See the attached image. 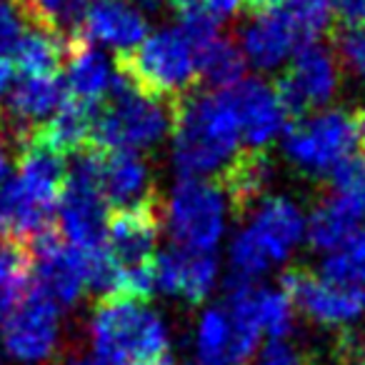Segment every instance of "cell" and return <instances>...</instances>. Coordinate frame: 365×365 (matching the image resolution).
<instances>
[{
    "label": "cell",
    "instance_id": "74e56055",
    "mask_svg": "<svg viewBox=\"0 0 365 365\" xmlns=\"http://www.w3.org/2000/svg\"><path fill=\"white\" fill-rule=\"evenodd\" d=\"M13 170V148L11 140L3 130H0V180Z\"/></svg>",
    "mask_w": 365,
    "mask_h": 365
},
{
    "label": "cell",
    "instance_id": "4dcf8cb0",
    "mask_svg": "<svg viewBox=\"0 0 365 365\" xmlns=\"http://www.w3.org/2000/svg\"><path fill=\"white\" fill-rule=\"evenodd\" d=\"M333 43L340 68H348L358 78H365V26L348 28V31L335 28Z\"/></svg>",
    "mask_w": 365,
    "mask_h": 365
},
{
    "label": "cell",
    "instance_id": "277c9868",
    "mask_svg": "<svg viewBox=\"0 0 365 365\" xmlns=\"http://www.w3.org/2000/svg\"><path fill=\"white\" fill-rule=\"evenodd\" d=\"M115 73L135 91L175 106L200 86L195 51L178 28H160L130 53L115 58Z\"/></svg>",
    "mask_w": 365,
    "mask_h": 365
},
{
    "label": "cell",
    "instance_id": "f1b7e54d",
    "mask_svg": "<svg viewBox=\"0 0 365 365\" xmlns=\"http://www.w3.org/2000/svg\"><path fill=\"white\" fill-rule=\"evenodd\" d=\"M91 0H21L26 16H31L46 31L61 36L63 31H76L86 16Z\"/></svg>",
    "mask_w": 365,
    "mask_h": 365
},
{
    "label": "cell",
    "instance_id": "7a4b0ae2",
    "mask_svg": "<svg viewBox=\"0 0 365 365\" xmlns=\"http://www.w3.org/2000/svg\"><path fill=\"white\" fill-rule=\"evenodd\" d=\"M173 165L180 178L208 180L240 150V128L225 91L195 88L173 106Z\"/></svg>",
    "mask_w": 365,
    "mask_h": 365
},
{
    "label": "cell",
    "instance_id": "d6a6232c",
    "mask_svg": "<svg viewBox=\"0 0 365 365\" xmlns=\"http://www.w3.org/2000/svg\"><path fill=\"white\" fill-rule=\"evenodd\" d=\"M26 31V13L18 0H0V58H8Z\"/></svg>",
    "mask_w": 365,
    "mask_h": 365
},
{
    "label": "cell",
    "instance_id": "30bf717a",
    "mask_svg": "<svg viewBox=\"0 0 365 365\" xmlns=\"http://www.w3.org/2000/svg\"><path fill=\"white\" fill-rule=\"evenodd\" d=\"M280 290L290 305L320 328L345 330L365 318L363 285H340L315 275L308 265H290L280 275Z\"/></svg>",
    "mask_w": 365,
    "mask_h": 365
},
{
    "label": "cell",
    "instance_id": "5b68a950",
    "mask_svg": "<svg viewBox=\"0 0 365 365\" xmlns=\"http://www.w3.org/2000/svg\"><path fill=\"white\" fill-rule=\"evenodd\" d=\"M173 125V106L143 96L123 76H113L110 93L93 123L91 148L140 153L155 148Z\"/></svg>",
    "mask_w": 365,
    "mask_h": 365
},
{
    "label": "cell",
    "instance_id": "3957f363",
    "mask_svg": "<svg viewBox=\"0 0 365 365\" xmlns=\"http://www.w3.org/2000/svg\"><path fill=\"white\" fill-rule=\"evenodd\" d=\"M86 333L93 355L106 365H128L170 355V328L145 300H98Z\"/></svg>",
    "mask_w": 365,
    "mask_h": 365
},
{
    "label": "cell",
    "instance_id": "52a82bcc",
    "mask_svg": "<svg viewBox=\"0 0 365 365\" xmlns=\"http://www.w3.org/2000/svg\"><path fill=\"white\" fill-rule=\"evenodd\" d=\"M228 203L218 182L180 178L163 205V225L175 248L190 253H213L225 233Z\"/></svg>",
    "mask_w": 365,
    "mask_h": 365
},
{
    "label": "cell",
    "instance_id": "7bdbcfd3",
    "mask_svg": "<svg viewBox=\"0 0 365 365\" xmlns=\"http://www.w3.org/2000/svg\"><path fill=\"white\" fill-rule=\"evenodd\" d=\"M128 365H173L170 355H163V358H153V360H138V363H128Z\"/></svg>",
    "mask_w": 365,
    "mask_h": 365
},
{
    "label": "cell",
    "instance_id": "9a60e30c",
    "mask_svg": "<svg viewBox=\"0 0 365 365\" xmlns=\"http://www.w3.org/2000/svg\"><path fill=\"white\" fill-rule=\"evenodd\" d=\"M98 190L110 210L135 208L160 198L148 160L128 150H98Z\"/></svg>",
    "mask_w": 365,
    "mask_h": 365
},
{
    "label": "cell",
    "instance_id": "2e32d148",
    "mask_svg": "<svg viewBox=\"0 0 365 365\" xmlns=\"http://www.w3.org/2000/svg\"><path fill=\"white\" fill-rule=\"evenodd\" d=\"M155 290L180 298L188 305H200L218 283V258L213 253H190L170 248L155 255Z\"/></svg>",
    "mask_w": 365,
    "mask_h": 365
},
{
    "label": "cell",
    "instance_id": "e0dca14e",
    "mask_svg": "<svg viewBox=\"0 0 365 365\" xmlns=\"http://www.w3.org/2000/svg\"><path fill=\"white\" fill-rule=\"evenodd\" d=\"M76 36L93 46L113 48L120 56L145 41L148 21L130 0H91Z\"/></svg>",
    "mask_w": 365,
    "mask_h": 365
},
{
    "label": "cell",
    "instance_id": "d590c367",
    "mask_svg": "<svg viewBox=\"0 0 365 365\" xmlns=\"http://www.w3.org/2000/svg\"><path fill=\"white\" fill-rule=\"evenodd\" d=\"M243 0H203V8L210 13V16L218 21V18H230L240 11Z\"/></svg>",
    "mask_w": 365,
    "mask_h": 365
},
{
    "label": "cell",
    "instance_id": "ac0fdd59",
    "mask_svg": "<svg viewBox=\"0 0 365 365\" xmlns=\"http://www.w3.org/2000/svg\"><path fill=\"white\" fill-rule=\"evenodd\" d=\"M225 96L238 118L240 140L248 143V148L253 150H265L285 123V113L275 91L268 83L250 78V81H240L238 86L228 88Z\"/></svg>",
    "mask_w": 365,
    "mask_h": 365
},
{
    "label": "cell",
    "instance_id": "f546056e",
    "mask_svg": "<svg viewBox=\"0 0 365 365\" xmlns=\"http://www.w3.org/2000/svg\"><path fill=\"white\" fill-rule=\"evenodd\" d=\"M230 275L228 278H238V280H248L255 283L260 275L268 273V268L273 263L268 260V255L258 248L253 238H250L248 230H238L230 240Z\"/></svg>",
    "mask_w": 365,
    "mask_h": 365
},
{
    "label": "cell",
    "instance_id": "44dd1931",
    "mask_svg": "<svg viewBox=\"0 0 365 365\" xmlns=\"http://www.w3.org/2000/svg\"><path fill=\"white\" fill-rule=\"evenodd\" d=\"M113 83V66L108 56L96 48L93 43L76 36V41L68 46L66 58V101L81 103L88 108H101V103L108 98Z\"/></svg>",
    "mask_w": 365,
    "mask_h": 365
},
{
    "label": "cell",
    "instance_id": "4fadbf2b",
    "mask_svg": "<svg viewBox=\"0 0 365 365\" xmlns=\"http://www.w3.org/2000/svg\"><path fill=\"white\" fill-rule=\"evenodd\" d=\"M31 260L36 288L46 298H51L61 310L78 305L83 295L88 293L81 255L58 233L51 230L43 238H38Z\"/></svg>",
    "mask_w": 365,
    "mask_h": 365
},
{
    "label": "cell",
    "instance_id": "8fae6325",
    "mask_svg": "<svg viewBox=\"0 0 365 365\" xmlns=\"http://www.w3.org/2000/svg\"><path fill=\"white\" fill-rule=\"evenodd\" d=\"M340 86V63L335 53L318 43L295 53V61L275 83V96L285 115L300 118L308 110L328 106Z\"/></svg>",
    "mask_w": 365,
    "mask_h": 365
},
{
    "label": "cell",
    "instance_id": "ab89813d",
    "mask_svg": "<svg viewBox=\"0 0 365 365\" xmlns=\"http://www.w3.org/2000/svg\"><path fill=\"white\" fill-rule=\"evenodd\" d=\"M353 128H355V140L360 143V148L365 153V106L353 115Z\"/></svg>",
    "mask_w": 365,
    "mask_h": 365
},
{
    "label": "cell",
    "instance_id": "f6af8a7d",
    "mask_svg": "<svg viewBox=\"0 0 365 365\" xmlns=\"http://www.w3.org/2000/svg\"><path fill=\"white\" fill-rule=\"evenodd\" d=\"M290 3H308V0H290Z\"/></svg>",
    "mask_w": 365,
    "mask_h": 365
},
{
    "label": "cell",
    "instance_id": "836d02e7",
    "mask_svg": "<svg viewBox=\"0 0 365 365\" xmlns=\"http://www.w3.org/2000/svg\"><path fill=\"white\" fill-rule=\"evenodd\" d=\"M253 365H308L305 355L288 340H270L258 355Z\"/></svg>",
    "mask_w": 365,
    "mask_h": 365
},
{
    "label": "cell",
    "instance_id": "ba28073f",
    "mask_svg": "<svg viewBox=\"0 0 365 365\" xmlns=\"http://www.w3.org/2000/svg\"><path fill=\"white\" fill-rule=\"evenodd\" d=\"M353 115L340 108L293 120L283 135V155L308 180H328L330 173L353 155Z\"/></svg>",
    "mask_w": 365,
    "mask_h": 365
},
{
    "label": "cell",
    "instance_id": "e575fe53",
    "mask_svg": "<svg viewBox=\"0 0 365 365\" xmlns=\"http://www.w3.org/2000/svg\"><path fill=\"white\" fill-rule=\"evenodd\" d=\"M328 8L335 26L343 31L365 26V0H328Z\"/></svg>",
    "mask_w": 365,
    "mask_h": 365
},
{
    "label": "cell",
    "instance_id": "8992f818",
    "mask_svg": "<svg viewBox=\"0 0 365 365\" xmlns=\"http://www.w3.org/2000/svg\"><path fill=\"white\" fill-rule=\"evenodd\" d=\"M330 26L328 0L288 3L250 16L240 28V53L258 71H273L285 58L313 46Z\"/></svg>",
    "mask_w": 365,
    "mask_h": 365
},
{
    "label": "cell",
    "instance_id": "5bb4252c",
    "mask_svg": "<svg viewBox=\"0 0 365 365\" xmlns=\"http://www.w3.org/2000/svg\"><path fill=\"white\" fill-rule=\"evenodd\" d=\"M163 228L160 198L135 208L110 210L108 213L106 245L120 268L150 263L155 258L158 235Z\"/></svg>",
    "mask_w": 365,
    "mask_h": 365
},
{
    "label": "cell",
    "instance_id": "8d00e7d4",
    "mask_svg": "<svg viewBox=\"0 0 365 365\" xmlns=\"http://www.w3.org/2000/svg\"><path fill=\"white\" fill-rule=\"evenodd\" d=\"M13 81H16V68H13V63L8 58H0V103L6 101Z\"/></svg>",
    "mask_w": 365,
    "mask_h": 365
},
{
    "label": "cell",
    "instance_id": "b9f144b4",
    "mask_svg": "<svg viewBox=\"0 0 365 365\" xmlns=\"http://www.w3.org/2000/svg\"><path fill=\"white\" fill-rule=\"evenodd\" d=\"M170 6L175 8L178 13H182V11H188V8L203 6V0H170Z\"/></svg>",
    "mask_w": 365,
    "mask_h": 365
},
{
    "label": "cell",
    "instance_id": "ee69618b",
    "mask_svg": "<svg viewBox=\"0 0 365 365\" xmlns=\"http://www.w3.org/2000/svg\"><path fill=\"white\" fill-rule=\"evenodd\" d=\"M140 8H148V11H155V8H160L165 0H135Z\"/></svg>",
    "mask_w": 365,
    "mask_h": 365
},
{
    "label": "cell",
    "instance_id": "cb8c5ba5",
    "mask_svg": "<svg viewBox=\"0 0 365 365\" xmlns=\"http://www.w3.org/2000/svg\"><path fill=\"white\" fill-rule=\"evenodd\" d=\"M68 46L71 43H66V38L53 31L41 26L26 28L13 48V68H18L21 76L58 78V71L66 66Z\"/></svg>",
    "mask_w": 365,
    "mask_h": 365
},
{
    "label": "cell",
    "instance_id": "83f0119b",
    "mask_svg": "<svg viewBox=\"0 0 365 365\" xmlns=\"http://www.w3.org/2000/svg\"><path fill=\"white\" fill-rule=\"evenodd\" d=\"M320 278L340 285H363L365 283V233L355 230L335 250H330L323 260Z\"/></svg>",
    "mask_w": 365,
    "mask_h": 365
},
{
    "label": "cell",
    "instance_id": "1f68e13d",
    "mask_svg": "<svg viewBox=\"0 0 365 365\" xmlns=\"http://www.w3.org/2000/svg\"><path fill=\"white\" fill-rule=\"evenodd\" d=\"M178 18H180L178 31L182 33V38L188 41V46L193 48L195 53L218 38V21H215L203 6H195V8L178 13Z\"/></svg>",
    "mask_w": 365,
    "mask_h": 365
},
{
    "label": "cell",
    "instance_id": "484cf974",
    "mask_svg": "<svg viewBox=\"0 0 365 365\" xmlns=\"http://www.w3.org/2000/svg\"><path fill=\"white\" fill-rule=\"evenodd\" d=\"M195 63H198L200 81L218 91H228L240 81H245V58L238 43L230 38L218 36L215 41H210L208 46L195 53Z\"/></svg>",
    "mask_w": 365,
    "mask_h": 365
},
{
    "label": "cell",
    "instance_id": "7c38bea8",
    "mask_svg": "<svg viewBox=\"0 0 365 365\" xmlns=\"http://www.w3.org/2000/svg\"><path fill=\"white\" fill-rule=\"evenodd\" d=\"M260 330L228 305L203 310L195 325V358L200 365H245L255 355Z\"/></svg>",
    "mask_w": 365,
    "mask_h": 365
},
{
    "label": "cell",
    "instance_id": "f35d334b",
    "mask_svg": "<svg viewBox=\"0 0 365 365\" xmlns=\"http://www.w3.org/2000/svg\"><path fill=\"white\" fill-rule=\"evenodd\" d=\"M285 6V0H243V8L250 16H258V13H268L273 8Z\"/></svg>",
    "mask_w": 365,
    "mask_h": 365
},
{
    "label": "cell",
    "instance_id": "60d3db41",
    "mask_svg": "<svg viewBox=\"0 0 365 365\" xmlns=\"http://www.w3.org/2000/svg\"><path fill=\"white\" fill-rule=\"evenodd\" d=\"M66 365H106V363H101L93 353H73L68 355Z\"/></svg>",
    "mask_w": 365,
    "mask_h": 365
},
{
    "label": "cell",
    "instance_id": "7402d4cb",
    "mask_svg": "<svg viewBox=\"0 0 365 365\" xmlns=\"http://www.w3.org/2000/svg\"><path fill=\"white\" fill-rule=\"evenodd\" d=\"M63 103H66V91L58 78L21 76L18 81H13L11 91L3 101V110L13 128L33 133L41 130Z\"/></svg>",
    "mask_w": 365,
    "mask_h": 365
},
{
    "label": "cell",
    "instance_id": "6da1fadb",
    "mask_svg": "<svg viewBox=\"0 0 365 365\" xmlns=\"http://www.w3.org/2000/svg\"><path fill=\"white\" fill-rule=\"evenodd\" d=\"M66 175V158L31 138L16 168L0 180V243L21 245L51 233Z\"/></svg>",
    "mask_w": 365,
    "mask_h": 365
},
{
    "label": "cell",
    "instance_id": "603a6c76",
    "mask_svg": "<svg viewBox=\"0 0 365 365\" xmlns=\"http://www.w3.org/2000/svg\"><path fill=\"white\" fill-rule=\"evenodd\" d=\"M365 215V195L333 193L330 190L305 220V235L315 250H335L358 230Z\"/></svg>",
    "mask_w": 365,
    "mask_h": 365
},
{
    "label": "cell",
    "instance_id": "d4e9b609",
    "mask_svg": "<svg viewBox=\"0 0 365 365\" xmlns=\"http://www.w3.org/2000/svg\"><path fill=\"white\" fill-rule=\"evenodd\" d=\"M98 108H88L81 103L66 101L58 113L38 130L36 138L58 150L61 155L66 153H81L91 148L93 140V123H96Z\"/></svg>",
    "mask_w": 365,
    "mask_h": 365
},
{
    "label": "cell",
    "instance_id": "9c48e42d",
    "mask_svg": "<svg viewBox=\"0 0 365 365\" xmlns=\"http://www.w3.org/2000/svg\"><path fill=\"white\" fill-rule=\"evenodd\" d=\"M63 310L33 285L0 318V348L18 365H46L63 348Z\"/></svg>",
    "mask_w": 365,
    "mask_h": 365
},
{
    "label": "cell",
    "instance_id": "d6986e66",
    "mask_svg": "<svg viewBox=\"0 0 365 365\" xmlns=\"http://www.w3.org/2000/svg\"><path fill=\"white\" fill-rule=\"evenodd\" d=\"M270 263H283L305 238V215L293 200L275 195L260 200L245 228Z\"/></svg>",
    "mask_w": 365,
    "mask_h": 365
},
{
    "label": "cell",
    "instance_id": "ffe728a7",
    "mask_svg": "<svg viewBox=\"0 0 365 365\" xmlns=\"http://www.w3.org/2000/svg\"><path fill=\"white\" fill-rule=\"evenodd\" d=\"M273 182V160L265 150L240 148L238 155L218 173V188L233 218H243L260 200H265Z\"/></svg>",
    "mask_w": 365,
    "mask_h": 365
},
{
    "label": "cell",
    "instance_id": "4316f807",
    "mask_svg": "<svg viewBox=\"0 0 365 365\" xmlns=\"http://www.w3.org/2000/svg\"><path fill=\"white\" fill-rule=\"evenodd\" d=\"M33 260L21 245L0 243V318L33 288Z\"/></svg>",
    "mask_w": 365,
    "mask_h": 365
}]
</instances>
